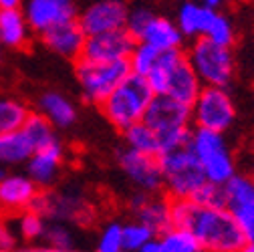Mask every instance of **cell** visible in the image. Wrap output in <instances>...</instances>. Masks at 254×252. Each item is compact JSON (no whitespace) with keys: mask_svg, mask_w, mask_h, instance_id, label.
<instances>
[{"mask_svg":"<svg viewBox=\"0 0 254 252\" xmlns=\"http://www.w3.org/2000/svg\"><path fill=\"white\" fill-rule=\"evenodd\" d=\"M33 210L43 214L49 222H65L83 230L91 228L97 220V206L77 186L41 190Z\"/></svg>","mask_w":254,"mask_h":252,"instance_id":"obj_3","label":"cell"},{"mask_svg":"<svg viewBox=\"0 0 254 252\" xmlns=\"http://www.w3.org/2000/svg\"><path fill=\"white\" fill-rule=\"evenodd\" d=\"M37 111L45 115L51 125L61 131V129H69L77 123L79 111L77 105L61 91H45L37 99Z\"/></svg>","mask_w":254,"mask_h":252,"instance_id":"obj_22","label":"cell"},{"mask_svg":"<svg viewBox=\"0 0 254 252\" xmlns=\"http://www.w3.org/2000/svg\"><path fill=\"white\" fill-rule=\"evenodd\" d=\"M172 224L192 232L204 252H238L248 242L226 208L202 206L194 200H172Z\"/></svg>","mask_w":254,"mask_h":252,"instance_id":"obj_1","label":"cell"},{"mask_svg":"<svg viewBox=\"0 0 254 252\" xmlns=\"http://www.w3.org/2000/svg\"><path fill=\"white\" fill-rule=\"evenodd\" d=\"M22 129L28 133L30 139H33V143H35L37 149L43 147V145H47V143H51V141H55L59 137L57 135V129L51 125V121L45 115H41L39 111H30L28 119L22 125Z\"/></svg>","mask_w":254,"mask_h":252,"instance_id":"obj_29","label":"cell"},{"mask_svg":"<svg viewBox=\"0 0 254 252\" xmlns=\"http://www.w3.org/2000/svg\"><path fill=\"white\" fill-rule=\"evenodd\" d=\"M65 160H67L65 143L57 137L55 141L35 149V153L30 155V160L24 166H26V174L37 182L41 190H47V188H53L55 182L59 180Z\"/></svg>","mask_w":254,"mask_h":252,"instance_id":"obj_16","label":"cell"},{"mask_svg":"<svg viewBox=\"0 0 254 252\" xmlns=\"http://www.w3.org/2000/svg\"><path fill=\"white\" fill-rule=\"evenodd\" d=\"M155 97L153 89L149 87L147 79L135 73H129L111 95L99 105L107 123L119 133H123L133 123L141 121L151 99Z\"/></svg>","mask_w":254,"mask_h":252,"instance_id":"obj_2","label":"cell"},{"mask_svg":"<svg viewBox=\"0 0 254 252\" xmlns=\"http://www.w3.org/2000/svg\"><path fill=\"white\" fill-rule=\"evenodd\" d=\"M41 194V188L28 174L8 172L0 178V214L16 216L35 206Z\"/></svg>","mask_w":254,"mask_h":252,"instance_id":"obj_15","label":"cell"},{"mask_svg":"<svg viewBox=\"0 0 254 252\" xmlns=\"http://www.w3.org/2000/svg\"><path fill=\"white\" fill-rule=\"evenodd\" d=\"M216 14H218V8L206 6L198 2V0H182L174 20L180 26L186 41H194L208 35Z\"/></svg>","mask_w":254,"mask_h":252,"instance_id":"obj_21","label":"cell"},{"mask_svg":"<svg viewBox=\"0 0 254 252\" xmlns=\"http://www.w3.org/2000/svg\"><path fill=\"white\" fill-rule=\"evenodd\" d=\"M123 143L131 149H137L141 153H149V155H157L162 157V147H160V139H157L155 131L149 127V125L141 119L137 123H133L131 127H127L123 133Z\"/></svg>","mask_w":254,"mask_h":252,"instance_id":"obj_25","label":"cell"},{"mask_svg":"<svg viewBox=\"0 0 254 252\" xmlns=\"http://www.w3.org/2000/svg\"><path fill=\"white\" fill-rule=\"evenodd\" d=\"M137 41L151 45L153 49H157L160 53L186 49V43H188L174 18L164 16V14H155V12L147 20V24L143 26V30H141V35L137 37Z\"/></svg>","mask_w":254,"mask_h":252,"instance_id":"obj_20","label":"cell"},{"mask_svg":"<svg viewBox=\"0 0 254 252\" xmlns=\"http://www.w3.org/2000/svg\"><path fill=\"white\" fill-rule=\"evenodd\" d=\"M123 250V222L109 220L99 228L95 240V252H119Z\"/></svg>","mask_w":254,"mask_h":252,"instance_id":"obj_31","label":"cell"},{"mask_svg":"<svg viewBox=\"0 0 254 252\" xmlns=\"http://www.w3.org/2000/svg\"><path fill=\"white\" fill-rule=\"evenodd\" d=\"M157 238L162 244V252H204L198 238L186 228L172 226Z\"/></svg>","mask_w":254,"mask_h":252,"instance_id":"obj_28","label":"cell"},{"mask_svg":"<svg viewBox=\"0 0 254 252\" xmlns=\"http://www.w3.org/2000/svg\"><path fill=\"white\" fill-rule=\"evenodd\" d=\"M127 212L131 218L139 220L145 224L155 236H162L166 230H170L172 224V200L160 192V194H147L135 190L129 200H127Z\"/></svg>","mask_w":254,"mask_h":252,"instance_id":"obj_12","label":"cell"},{"mask_svg":"<svg viewBox=\"0 0 254 252\" xmlns=\"http://www.w3.org/2000/svg\"><path fill=\"white\" fill-rule=\"evenodd\" d=\"M18 236L14 230V222L0 214V250H16L18 248Z\"/></svg>","mask_w":254,"mask_h":252,"instance_id":"obj_37","label":"cell"},{"mask_svg":"<svg viewBox=\"0 0 254 252\" xmlns=\"http://www.w3.org/2000/svg\"><path fill=\"white\" fill-rule=\"evenodd\" d=\"M35 143L28 137V133L20 127L16 131L0 135V166L4 168H14V166H24L30 155L35 153Z\"/></svg>","mask_w":254,"mask_h":252,"instance_id":"obj_24","label":"cell"},{"mask_svg":"<svg viewBox=\"0 0 254 252\" xmlns=\"http://www.w3.org/2000/svg\"><path fill=\"white\" fill-rule=\"evenodd\" d=\"M194 202L202 206H214V208H226V194H224V186L212 184L208 182L202 190L196 194Z\"/></svg>","mask_w":254,"mask_h":252,"instance_id":"obj_35","label":"cell"},{"mask_svg":"<svg viewBox=\"0 0 254 252\" xmlns=\"http://www.w3.org/2000/svg\"><path fill=\"white\" fill-rule=\"evenodd\" d=\"M153 16V10H149V8H145V6H137V8H131L129 10V18H127V30L135 37V41H137V37L141 35V30H143V26L147 24V20Z\"/></svg>","mask_w":254,"mask_h":252,"instance_id":"obj_36","label":"cell"},{"mask_svg":"<svg viewBox=\"0 0 254 252\" xmlns=\"http://www.w3.org/2000/svg\"><path fill=\"white\" fill-rule=\"evenodd\" d=\"M186 147L198 157L208 182L224 186L230 178L238 174L234 155L230 151V145L224 133L204 129V127H192Z\"/></svg>","mask_w":254,"mask_h":252,"instance_id":"obj_8","label":"cell"},{"mask_svg":"<svg viewBox=\"0 0 254 252\" xmlns=\"http://www.w3.org/2000/svg\"><path fill=\"white\" fill-rule=\"evenodd\" d=\"M0 252H18V250H0Z\"/></svg>","mask_w":254,"mask_h":252,"instance_id":"obj_43","label":"cell"},{"mask_svg":"<svg viewBox=\"0 0 254 252\" xmlns=\"http://www.w3.org/2000/svg\"><path fill=\"white\" fill-rule=\"evenodd\" d=\"M79 228L65 222H49L43 242L53 248H79Z\"/></svg>","mask_w":254,"mask_h":252,"instance_id":"obj_30","label":"cell"},{"mask_svg":"<svg viewBox=\"0 0 254 252\" xmlns=\"http://www.w3.org/2000/svg\"><path fill=\"white\" fill-rule=\"evenodd\" d=\"M226 210L234 216L248 240H254V178L236 174L224 184Z\"/></svg>","mask_w":254,"mask_h":252,"instance_id":"obj_14","label":"cell"},{"mask_svg":"<svg viewBox=\"0 0 254 252\" xmlns=\"http://www.w3.org/2000/svg\"><path fill=\"white\" fill-rule=\"evenodd\" d=\"M206 39H210V41H214L218 45H224V47H232L234 41H236V30H234L232 20L224 12L218 10V14H216V18H214V22H212V26L208 30Z\"/></svg>","mask_w":254,"mask_h":252,"instance_id":"obj_34","label":"cell"},{"mask_svg":"<svg viewBox=\"0 0 254 252\" xmlns=\"http://www.w3.org/2000/svg\"><path fill=\"white\" fill-rule=\"evenodd\" d=\"M151 238H155V234L145 224H141L139 220L131 218L127 222H123V250L125 252H137Z\"/></svg>","mask_w":254,"mask_h":252,"instance_id":"obj_33","label":"cell"},{"mask_svg":"<svg viewBox=\"0 0 254 252\" xmlns=\"http://www.w3.org/2000/svg\"><path fill=\"white\" fill-rule=\"evenodd\" d=\"M240 252H254V240H248Z\"/></svg>","mask_w":254,"mask_h":252,"instance_id":"obj_42","label":"cell"},{"mask_svg":"<svg viewBox=\"0 0 254 252\" xmlns=\"http://www.w3.org/2000/svg\"><path fill=\"white\" fill-rule=\"evenodd\" d=\"M129 4L125 0H89L87 4L79 6L77 20L87 37L111 33L127 26L129 18Z\"/></svg>","mask_w":254,"mask_h":252,"instance_id":"obj_11","label":"cell"},{"mask_svg":"<svg viewBox=\"0 0 254 252\" xmlns=\"http://www.w3.org/2000/svg\"><path fill=\"white\" fill-rule=\"evenodd\" d=\"M186 57L206 87L228 89L232 85L236 75V59L232 47H224L206 37H200L186 47Z\"/></svg>","mask_w":254,"mask_h":252,"instance_id":"obj_6","label":"cell"},{"mask_svg":"<svg viewBox=\"0 0 254 252\" xmlns=\"http://www.w3.org/2000/svg\"><path fill=\"white\" fill-rule=\"evenodd\" d=\"M33 35L22 8H0V47L12 51L26 49Z\"/></svg>","mask_w":254,"mask_h":252,"instance_id":"obj_23","label":"cell"},{"mask_svg":"<svg viewBox=\"0 0 254 252\" xmlns=\"http://www.w3.org/2000/svg\"><path fill=\"white\" fill-rule=\"evenodd\" d=\"M30 115V107L12 95H0V135L20 129Z\"/></svg>","mask_w":254,"mask_h":252,"instance_id":"obj_27","label":"cell"},{"mask_svg":"<svg viewBox=\"0 0 254 252\" xmlns=\"http://www.w3.org/2000/svg\"><path fill=\"white\" fill-rule=\"evenodd\" d=\"M18 252H87L83 248H53L45 242H37V244H24Z\"/></svg>","mask_w":254,"mask_h":252,"instance_id":"obj_38","label":"cell"},{"mask_svg":"<svg viewBox=\"0 0 254 252\" xmlns=\"http://www.w3.org/2000/svg\"><path fill=\"white\" fill-rule=\"evenodd\" d=\"M22 12L30 30L41 37L59 24L77 20L79 4L77 0H26Z\"/></svg>","mask_w":254,"mask_h":252,"instance_id":"obj_13","label":"cell"},{"mask_svg":"<svg viewBox=\"0 0 254 252\" xmlns=\"http://www.w3.org/2000/svg\"><path fill=\"white\" fill-rule=\"evenodd\" d=\"M198 2H202V4H206V6H212V8H220L224 0H198Z\"/></svg>","mask_w":254,"mask_h":252,"instance_id":"obj_41","label":"cell"},{"mask_svg":"<svg viewBox=\"0 0 254 252\" xmlns=\"http://www.w3.org/2000/svg\"><path fill=\"white\" fill-rule=\"evenodd\" d=\"M143 121L160 139L162 155L188 145L192 133V107H188L168 95H155L143 115Z\"/></svg>","mask_w":254,"mask_h":252,"instance_id":"obj_4","label":"cell"},{"mask_svg":"<svg viewBox=\"0 0 254 252\" xmlns=\"http://www.w3.org/2000/svg\"><path fill=\"white\" fill-rule=\"evenodd\" d=\"M0 8H22V0H0Z\"/></svg>","mask_w":254,"mask_h":252,"instance_id":"obj_40","label":"cell"},{"mask_svg":"<svg viewBox=\"0 0 254 252\" xmlns=\"http://www.w3.org/2000/svg\"><path fill=\"white\" fill-rule=\"evenodd\" d=\"M119 252H125V250H119Z\"/></svg>","mask_w":254,"mask_h":252,"instance_id":"obj_45","label":"cell"},{"mask_svg":"<svg viewBox=\"0 0 254 252\" xmlns=\"http://www.w3.org/2000/svg\"><path fill=\"white\" fill-rule=\"evenodd\" d=\"M236 121V103L224 87H202L192 105V125L226 133Z\"/></svg>","mask_w":254,"mask_h":252,"instance_id":"obj_9","label":"cell"},{"mask_svg":"<svg viewBox=\"0 0 254 252\" xmlns=\"http://www.w3.org/2000/svg\"><path fill=\"white\" fill-rule=\"evenodd\" d=\"M202 87H204V83L196 75L194 67L190 65V61L186 57V49H184L182 57L176 61V65L170 71L164 95H168V97H172V99H176V101H180V103H184L188 107H192L194 101L200 95Z\"/></svg>","mask_w":254,"mask_h":252,"instance_id":"obj_19","label":"cell"},{"mask_svg":"<svg viewBox=\"0 0 254 252\" xmlns=\"http://www.w3.org/2000/svg\"><path fill=\"white\" fill-rule=\"evenodd\" d=\"M160 55L162 53L157 51V49H153L151 45L137 41L135 47H133V51H131V55H129V59H127V61H129L131 73L145 77L153 69V65L157 63V59H160Z\"/></svg>","mask_w":254,"mask_h":252,"instance_id":"obj_32","label":"cell"},{"mask_svg":"<svg viewBox=\"0 0 254 252\" xmlns=\"http://www.w3.org/2000/svg\"><path fill=\"white\" fill-rule=\"evenodd\" d=\"M164 194L170 200H194L208 184L202 164L188 147L168 151L160 157Z\"/></svg>","mask_w":254,"mask_h":252,"instance_id":"obj_5","label":"cell"},{"mask_svg":"<svg viewBox=\"0 0 254 252\" xmlns=\"http://www.w3.org/2000/svg\"><path fill=\"white\" fill-rule=\"evenodd\" d=\"M131 73L129 61H89L77 59L75 61V79L85 103L101 105L115 87Z\"/></svg>","mask_w":254,"mask_h":252,"instance_id":"obj_7","label":"cell"},{"mask_svg":"<svg viewBox=\"0 0 254 252\" xmlns=\"http://www.w3.org/2000/svg\"><path fill=\"white\" fill-rule=\"evenodd\" d=\"M115 162L121 174L131 182V186L139 192L160 194L164 192L162 182V164L157 155L141 153L137 149L127 147L125 143L115 149Z\"/></svg>","mask_w":254,"mask_h":252,"instance_id":"obj_10","label":"cell"},{"mask_svg":"<svg viewBox=\"0 0 254 252\" xmlns=\"http://www.w3.org/2000/svg\"><path fill=\"white\" fill-rule=\"evenodd\" d=\"M135 43V37L127 28L93 35L87 37L81 57L89 61H125L129 59Z\"/></svg>","mask_w":254,"mask_h":252,"instance_id":"obj_17","label":"cell"},{"mask_svg":"<svg viewBox=\"0 0 254 252\" xmlns=\"http://www.w3.org/2000/svg\"><path fill=\"white\" fill-rule=\"evenodd\" d=\"M137 252H162V244H160V238H157V236H155V238H151V240H149L145 246H141Z\"/></svg>","mask_w":254,"mask_h":252,"instance_id":"obj_39","label":"cell"},{"mask_svg":"<svg viewBox=\"0 0 254 252\" xmlns=\"http://www.w3.org/2000/svg\"><path fill=\"white\" fill-rule=\"evenodd\" d=\"M238 252H240V250H238Z\"/></svg>","mask_w":254,"mask_h":252,"instance_id":"obj_46","label":"cell"},{"mask_svg":"<svg viewBox=\"0 0 254 252\" xmlns=\"http://www.w3.org/2000/svg\"><path fill=\"white\" fill-rule=\"evenodd\" d=\"M0 49H2V47H0ZM0 57H2V53H0Z\"/></svg>","mask_w":254,"mask_h":252,"instance_id":"obj_44","label":"cell"},{"mask_svg":"<svg viewBox=\"0 0 254 252\" xmlns=\"http://www.w3.org/2000/svg\"><path fill=\"white\" fill-rule=\"evenodd\" d=\"M47 224H49V220L43 214H39L37 210H33V208L16 214V218H14V230H16V236H18V240L22 244L43 242Z\"/></svg>","mask_w":254,"mask_h":252,"instance_id":"obj_26","label":"cell"},{"mask_svg":"<svg viewBox=\"0 0 254 252\" xmlns=\"http://www.w3.org/2000/svg\"><path fill=\"white\" fill-rule=\"evenodd\" d=\"M39 39L51 53L75 63L83 55V47H85L87 35H85V30L81 28L79 20H71V22L59 24V26L47 30V33H43Z\"/></svg>","mask_w":254,"mask_h":252,"instance_id":"obj_18","label":"cell"}]
</instances>
